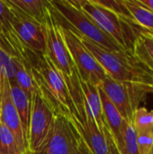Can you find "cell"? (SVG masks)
<instances>
[{"instance_id":"obj_1","label":"cell","mask_w":153,"mask_h":154,"mask_svg":"<svg viewBox=\"0 0 153 154\" xmlns=\"http://www.w3.org/2000/svg\"><path fill=\"white\" fill-rule=\"evenodd\" d=\"M32 73L38 92L54 111L70 119L78 130V116L69 95L64 77L46 53L39 54L32 66Z\"/></svg>"},{"instance_id":"obj_2","label":"cell","mask_w":153,"mask_h":154,"mask_svg":"<svg viewBox=\"0 0 153 154\" xmlns=\"http://www.w3.org/2000/svg\"><path fill=\"white\" fill-rule=\"evenodd\" d=\"M75 32L107 76L121 82H133L153 87V73L135 57L133 52L106 50L77 32Z\"/></svg>"},{"instance_id":"obj_3","label":"cell","mask_w":153,"mask_h":154,"mask_svg":"<svg viewBox=\"0 0 153 154\" xmlns=\"http://www.w3.org/2000/svg\"><path fill=\"white\" fill-rule=\"evenodd\" d=\"M49 2L56 20L61 26L74 30L106 50L113 51H125L81 10L77 0H51Z\"/></svg>"},{"instance_id":"obj_4","label":"cell","mask_w":153,"mask_h":154,"mask_svg":"<svg viewBox=\"0 0 153 154\" xmlns=\"http://www.w3.org/2000/svg\"><path fill=\"white\" fill-rule=\"evenodd\" d=\"M81 10L106 33L111 36L124 50L132 51L142 28L136 23L128 21L95 0H77Z\"/></svg>"},{"instance_id":"obj_5","label":"cell","mask_w":153,"mask_h":154,"mask_svg":"<svg viewBox=\"0 0 153 154\" xmlns=\"http://www.w3.org/2000/svg\"><path fill=\"white\" fill-rule=\"evenodd\" d=\"M119 111L122 117L133 124L134 113L146 97L153 93V87L133 82H121L106 75L98 86Z\"/></svg>"},{"instance_id":"obj_6","label":"cell","mask_w":153,"mask_h":154,"mask_svg":"<svg viewBox=\"0 0 153 154\" xmlns=\"http://www.w3.org/2000/svg\"><path fill=\"white\" fill-rule=\"evenodd\" d=\"M55 118L54 111L37 90L32 97L28 152L38 154L43 150L52 133Z\"/></svg>"},{"instance_id":"obj_7","label":"cell","mask_w":153,"mask_h":154,"mask_svg":"<svg viewBox=\"0 0 153 154\" xmlns=\"http://www.w3.org/2000/svg\"><path fill=\"white\" fill-rule=\"evenodd\" d=\"M42 25L46 38L45 53L62 74L65 80L72 79L77 73V69L65 42L61 25L56 20L51 6Z\"/></svg>"},{"instance_id":"obj_8","label":"cell","mask_w":153,"mask_h":154,"mask_svg":"<svg viewBox=\"0 0 153 154\" xmlns=\"http://www.w3.org/2000/svg\"><path fill=\"white\" fill-rule=\"evenodd\" d=\"M61 28L65 42L80 79L98 87L106 77V73L84 46L78 34L69 28L63 26Z\"/></svg>"},{"instance_id":"obj_9","label":"cell","mask_w":153,"mask_h":154,"mask_svg":"<svg viewBox=\"0 0 153 154\" xmlns=\"http://www.w3.org/2000/svg\"><path fill=\"white\" fill-rule=\"evenodd\" d=\"M6 2L12 13V27L21 42L31 51L44 54L46 51V38L43 25L21 11L11 0H6Z\"/></svg>"},{"instance_id":"obj_10","label":"cell","mask_w":153,"mask_h":154,"mask_svg":"<svg viewBox=\"0 0 153 154\" xmlns=\"http://www.w3.org/2000/svg\"><path fill=\"white\" fill-rule=\"evenodd\" d=\"M79 140L80 134L73 122L58 115L48 143L38 154H78Z\"/></svg>"},{"instance_id":"obj_11","label":"cell","mask_w":153,"mask_h":154,"mask_svg":"<svg viewBox=\"0 0 153 154\" xmlns=\"http://www.w3.org/2000/svg\"><path fill=\"white\" fill-rule=\"evenodd\" d=\"M0 122L14 134L21 151L25 154L28 153L21 121L12 100L10 84L4 76H1L0 83Z\"/></svg>"},{"instance_id":"obj_12","label":"cell","mask_w":153,"mask_h":154,"mask_svg":"<svg viewBox=\"0 0 153 154\" xmlns=\"http://www.w3.org/2000/svg\"><path fill=\"white\" fill-rule=\"evenodd\" d=\"M98 91L102 103L103 115H104L106 125L108 127L119 152H122L124 147V125L126 121L122 117L119 111L116 109L114 104L109 100V98L106 96L104 91L99 87H98Z\"/></svg>"},{"instance_id":"obj_13","label":"cell","mask_w":153,"mask_h":154,"mask_svg":"<svg viewBox=\"0 0 153 154\" xmlns=\"http://www.w3.org/2000/svg\"><path fill=\"white\" fill-rule=\"evenodd\" d=\"M78 133L93 154H108V146L104 132L95 120L86 114V119L81 125Z\"/></svg>"},{"instance_id":"obj_14","label":"cell","mask_w":153,"mask_h":154,"mask_svg":"<svg viewBox=\"0 0 153 154\" xmlns=\"http://www.w3.org/2000/svg\"><path fill=\"white\" fill-rule=\"evenodd\" d=\"M79 83L84 97L86 114L91 116L95 120L98 128L103 132V129L106 125L104 119L103 108H102V103L98 91V87L92 83L85 82L81 80L80 78H79Z\"/></svg>"},{"instance_id":"obj_15","label":"cell","mask_w":153,"mask_h":154,"mask_svg":"<svg viewBox=\"0 0 153 154\" xmlns=\"http://www.w3.org/2000/svg\"><path fill=\"white\" fill-rule=\"evenodd\" d=\"M11 97L14 105L18 113L21 125L23 128L24 139L27 144L29 137V127H30V117L32 110V100L27 97V95L21 89V88L16 84L15 81L9 82ZM28 148V147H27Z\"/></svg>"},{"instance_id":"obj_16","label":"cell","mask_w":153,"mask_h":154,"mask_svg":"<svg viewBox=\"0 0 153 154\" xmlns=\"http://www.w3.org/2000/svg\"><path fill=\"white\" fill-rule=\"evenodd\" d=\"M11 2L16 5L21 11L26 14L31 18L43 24L45 22L50 5L49 1L43 0H11Z\"/></svg>"},{"instance_id":"obj_17","label":"cell","mask_w":153,"mask_h":154,"mask_svg":"<svg viewBox=\"0 0 153 154\" xmlns=\"http://www.w3.org/2000/svg\"><path fill=\"white\" fill-rule=\"evenodd\" d=\"M14 58L16 68L14 77L15 82L21 88V89L27 95V97L32 100V95L38 90L32 73V67L23 62L22 60L15 57Z\"/></svg>"},{"instance_id":"obj_18","label":"cell","mask_w":153,"mask_h":154,"mask_svg":"<svg viewBox=\"0 0 153 154\" xmlns=\"http://www.w3.org/2000/svg\"><path fill=\"white\" fill-rule=\"evenodd\" d=\"M133 54L153 73V37L141 32L134 43Z\"/></svg>"},{"instance_id":"obj_19","label":"cell","mask_w":153,"mask_h":154,"mask_svg":"<svg viewBox=\"0 0 153 154\" xmlns=\"http://www.w3.org/2000/svg\"><path fill=\"white\" fill-rule=\"evenodd\" d=\"M135 23L144 30H153V13L140 5L137 0H124Z\"/></svg>"},{"instance_id":"obj_20","label":"cell","mask_w":153,"mask_h":154,"mask_svg":"<svg viewBox=\"0 0 153 154\" xmlns=\"http://www.w3.org/2000/svg\"><path fill=\"white\" fill-rule=\"evenodd\" d=\"M133 126L137 135L153 134V110L148 111L140 106L134 113Z\"/></svg>"},{"instance_id":"obj_21","label":"cell","mask_w":153,"mask_h":154,"mask_svg":"<svg viewBox=\"0 0 153 154\" xmlns=\"http://www.w3.org/2000/svg\"><path fill=\"white\" fill-rule=\"evenodd\" d=\"M0 154H25L18 145L14 134L0 122Z\"/></svg>"},{"instance_id":"obj_22","label":"cell","mask_w":153,"mask_h":154,"mask_svg":"<svg viewBox=\"0 0 153 154\" xmlns=\"http://www.w3.org/2000/svg\"><path fill=\"white\" fill-rule=\"evenodd\" d=\"M15 63L14 56L8 51L0 40V73L8 79L9 82L15 81Z\"/></svg>"},{"instance_id":"obj_23","label":"cell","mask_w":153,"mask_h":154,"mask_svg":"<svg viewBox=\"0 0 153 154\" xmlns=\"http://www.w3.org/2000/svg\"><path fill=\"white\" fill-rule=\"evenodd\" d=\"M124 147L121 154H140L138 143H137V134L133 126V124L125 122L124 131Z\"/></svg>"},{"instance_id":"obj_24","label":"cell","mask_w":153,"mask_h":154,"mask_svg":"<svg viewBox=\"0 0 153 154\" xmlns=\"http://www.w3.org/2000/svg\"><path fill=\"white\" fill-rule=\"evenodd\" d=\"M98 5L107 8L108 10L112 11L113 13L116 14L117 15L135 23L133 17L132 16L130 11L126 7L124 0H95Z\"/></svg>"},{"instance_id":"obj_25","label":"cell","mask_w":153,"mask_h":154,"mask_svg":"<svg viewBox=\"0 0 153 154\" xmlns=\"http://www.w3.org/2000/svg\"><path fill=\"white\" fill-rule=\"evenodd\" d=\"M12 13L6 0L0 1V26L3 30H8L12 27L11 24Z\"/></svg>"},{"instance_id":"obj_26","label":"cell","mask_w":153,"mask_h":154,"mask_svg":"<svg viewBox=\"0 0 153 154\" xmlns=\"http://www.w3.org/2000/svg\"><path fill=\"white\" fill-rule=\"evenodd\" d=\"M103 132H104V134L106 136V142H107V146H108V154H121L117 146H116V143L108 129V127L106 125L103 129Z\"/></svg>"},{"instance_id":"obj_27","label":"cell","mask_w":153,"mask_h":154,"mask_svg":"<svg viewBox=\"0 0 153 154\" xmlns=\"http://www.w3.org/2000/svg\"><path fill=\"white\" fill-rule=\"evenodd\" d=\"M78 154H93L81 136H80L79 144H78Z\"/></svg>"},{"instance_id":"obj_28","label":"cell","mask_w":153,"mask_h":154,"mask_svg":"<svg viewBox=\"0 0 153 154\" xmlns=\"http://www.w3.org/2000/svg\"><path fill=\"white\" fill-rule=\"evenodd\" d=\"M137 2L153 13V0H137Z\"/></svg>"},{"instance_id":"obj_29","label":"cell","mask_w":153,"mask_h":154,"mask_svg":"<svg viewBox=\"0 0 153 154\" xmlns=\"http://www.w3.org/2000/svg\"><path fill=\"white\" fill-rule=\"evenodd\" d=\"M142 32H144V33H146V34H149V35H151V36L153 37V30H144V29H142Z\"/></svg>"},{"instance_id":"obj_30","label":"cell","mask_w":153,"mask_h":154,"mask_svg":"<svg viewBox=\"0 0 153 154\" xmlns=\"http://www.w3.org/2000/svg\"><path fill=\"white\" fill-rule=\"evenodd\" d=\"M151 154H153V144H152V148H151Z\"/></svg>"},{"instance_id":"obj_31","label":"cell","mask_w":153,"mask_h":154,"mask_svg":"<svg viewBox=\"0 0 153 154\" xmlns=\"http://www.w3.org/2000/svg\"><path fill=\"white\" fill-rule=\"evenodd\" d=\"M1 32H2V30H1V26H0V34H1Z\"/></svg>"},{"instance_id":"obj_32","label":"cell","mask_w":153,"mask_h":154,"mask_svg":"<svg viewBox=\"0 0 153 154\" xmlns=\"http://www.w3.org/2000/svg\"><path fill=\"white\" fill-rule=\"evenodd\" d=\"M0 83H1V73H0Z\"/></svg>"}]
</instances>
